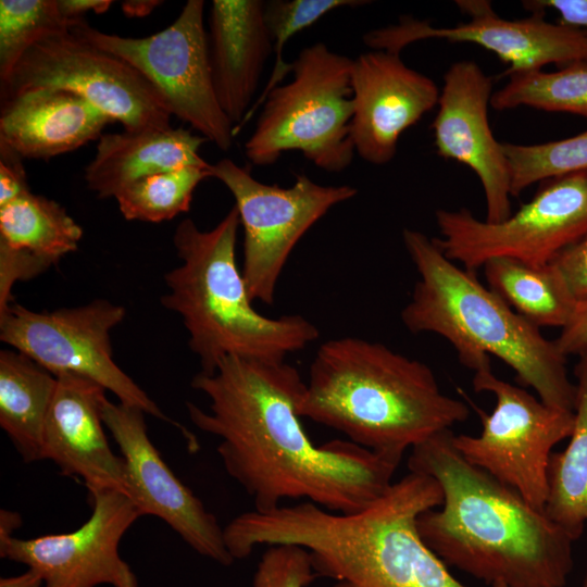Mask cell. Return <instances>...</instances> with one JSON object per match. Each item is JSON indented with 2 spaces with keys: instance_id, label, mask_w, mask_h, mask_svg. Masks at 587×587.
<instances>
[{
  "instance_id": "1",
  "label": "cell",
  "mask_w": 587,
  "mask_h": 587,
  "mask_svg": "<svg viewBox=\"0 0 587 587\" xmlns=\"http://www.w3.org/2000/svg\"><path fill=\"white\" fill-rule=\"evenodd\" d=\"M304 383L286 361L228 357L191 380L209 399L208 410L192 402L186 408L197 428L218 438L225 471L255 511L288 499L337 513L360 511L391 486L401 461L350 440L315 445L297 413Z\"/></svg>"
},
{
  "instance_id": "2",
  "label": "cell",
  "mask_w": 587,
  "mask_h": 587,
  "mask_svg": "<svg viewBox=\"0 0 587 587\" xmlns=\"http://www.w3.org/2000/svg\"><path fill=\"white\" fill-rule=\"evenodd\" d=\"M442 502L432 476L410 472L366 508L328 511L309 501L243 512L224 527L235 560L258 546L294 544L310 552L319 577L333 587H466L425 544L420 515Z\"/></svg>"
},
{
  "instance_id": "3",
  "label": "cell",
  "mask_w": 587,
  "mask_h": 587,
  "mask_svg": "<svg viewBox=\"0 0 587 587\" xmlns=\"http://www.w3.org/2000/svg\"><path fill=\"white\" fill-rule=\"evenodd\" d=\"M453 435L432 436L408 460L410 472L432 476L442 491L441 504L417 520L425 544L446 564L490 586L564 587L575 540L545 510L466 461Z\"/></svg>"
},
{
  "instance_id": "4",
  "label": "cell",
  "mask_w": 587,
  "mask_h": 587,
  "mask_svg": "<svg viewBox=\"0 0 587 587\" xmlns=\"http://www.w3.org/2000/svg\"><path fill=\"white\" fill-rule=\"evenodd\" d=\"M297 413L401 461L407 449L466 421L471 412L441 391L424 362L346 336L319 347Z\"/></svg>"
},
{
  "instance_id": "5",
  "label": "cell",
  "mask_w": 587,
  "mask_h": 587,
  "mask_svg": "<svg viewBox=\"0 0 587 587\" xmlns=\"http://www.w3.org/2000/svg\"><path fill=\"white\" fill-rule=\"evenodd\" d=\"M404 248L419 279L401 311L404 327L447 339L461 364L477 372L490 369V355L509 365L522 387L533 388L547 405L573 411L576 386L555 341L484 286L475 272L449 260L433 238L402 230Z\"/></svg>"
},
{
  "instance_id": "6",
  "label": "cell",
  "mask_w": 587,
  "mask_h": 587,
  "mask_svg": "<svg viewBox=\"0 0 587 587\" xmlns=\"http://www.w3.org/2000/svg\"><path fill=\"white\" fill-rule=\"evenodd\" d=\"M239 227L233 205L213 228L202 230L184 218L173 236L180 264L164 275L167 292L161 303L180 316L205 374L228 357L286 361L320 336L300 314L268 317L253 308L236 262Z\"/></svg>"
},
{
  "instance_id": "7",
  "label": "cell",
  "mask_w": 587,
  "mask_h": 587,
  "mask_svg": "<svg viewBox=\"0 0 587 587\" xmlns=\"http://www.w3.org/2000/svg\"><path fill=\"white\" fill-rule=\"evenodd\" d=\"M352 61L323 42L303 48L291 62L292 79L266 96L245 143L247 159L254 165H271L292 150L323 171H345L355 154Z\"/></svg>"
},
{
  "instance_id": "8",
  "label": "cell",
  "mask_w": 587,
  "mask_h": 587,
  "mask_svg": "<svg viewBox=\"0 0 587 587\" xmlns=\"http://www.w3.org/2000/svg\"><path fill=\"white\" fill-rule=\"evenodd\" d=\"M203 10L204 1L188 0L170 26L141 38L103 33L87 21L70 32L128 63L158 90L172 115L227 151L235 126L215 95Z\"/></svg>"
},
{
  "instance_id": "9",
  "label": "cell",
  "mask_w": 587,
  "mask_h": 587,
  "mask_svg": "<svg viewBox=\"0 0 587 587\" xmlns=\"http://www.w3.org/2000/svg\"><path fill=\"white\" fill-rule=\"evenodd\" d=\"M435 218L440 237L434 241L467 271L499 257L548 264L587 236V171L544 180L530 201L499 223L478 220L465 208L439 209Z\"/></svg>"
},
{
  "instance_id": "10",
  "label": "cell",
  "mask_w": 587,
  "mask_h": 587,
  "mask_svg": "<svg viewBox=\"0 0 587 587\" xmlns=\"http://www.w3.org/2000/svg\"><path fill=\"white\" fill-rule=\"evenodd\" d=\"M210 175L226 186L239 212L250 298L268 305L296 245L332 208L358 193L353 186L321 185L304 174L288 187L264 184L227 158L211 164Z\"/></svg>"
},
{
  "instance_id": "11",
  "label": "cell",
  "mask_w": 587,
  "mask_h": 587,
  "mask_svg": "<svg viewBox=\"0 0 587 587\" xmlns=\"http://www.w3.org/2000/svg\"><path fill=\"white\" fill-rule=\"evenodd\" d=\"M472 383L476 392L492 394L496 404L489 414L479 412L480 434L453 435L454 447L471 464L545 510L550 457L570 438L573 411L545 404L524 387L497 377L491 367L474 372Z\"/></svg>"
},
{
  "instance_id": "12",
  "label": "cell",
  "mask_w": 587,
  "mask_h": 587,
  "mask_svg": "<svg viewBox=\"0 0 587 587\" xmlns=\"http://www.w3.org/2000/svg\"><path fill=\"white\" fill-rule=\"evenodd\" d=\"M125 314L124 307L105 299L52 311H33L14 301L0 313V339L55 377H87L111 391L118 402L171 423L113 359L111 332Z\"/></svg>"
},
{
  "instance_id": "13",
  "label": "cell",
  "mask_w": 587,
  "mask_h": 587,
  "mask_svg": "<svg viewBox=\"0 0 587 587\" xmlns=\"http://www.w3.org/2000/svg\"><path fill=\"white\" fill-rule=\"evenodd\" d=\"M36 89L74 92L125 130L172 127L161 95L138 71L71 32L33 45L0 83V100Z\"/></svg>"
},
{
  "instance_id": "14",
  "label": "cell",
  "mask_w": 587,
  "mask_h": 587,
  "mask_svg": "<svg viewBox=\"0 0 587 587\" xmlns=\"http://www.w3.org/2000/svg\"><path fill=\"white\" fill-rule=\"evenodd\" d=\"M455 4L470 16L469 22L435 27L427 21L402 16L398 24L367 32L363 41L373 50L394 53L425 39L475 43L509 65L501 76L540 71L548 64L561 68L576 62L587 63L584 30L548 22L542 13L522 20L501 18L486 0H458Z\"/></svg>"
},
{
  "instance_id": "15",
  "label": "cell",
  "mask_w": 587,
  "mask_h": 587,
  "mask_svg": "<svg viewBox=\"0 0 587 587\" xmlns=\"http://www.w3.org/2000/svg\"><path fill=\"white\" fill-rule=\"evenodd\" d=\"M91 514L73 532L33 538L0 535V557L40 573L43 587H139L120 542L142 516L124 492L105 489L89 495Z\"/></svg>"
},
{
  "instance_id": "16",
  "label": "cell",
  "mask_w": 587,
  "mask_h": 587,
  "mask_svg": "<svg viewBox=\"0 0 587 587\" xmlns=\"http://www.w3.org/2000/svg\"><path fill=\"white\" fill-rule=\"evenodd\" d=\"M146 413L109 399L102 420L124 459L128 497L143 515L165 522L200 555L224 566L235 560L227 550L224 527L203 502L174 474L150 440Z\"/></svg>"
},
{
  "instance_id": "17",
  "label": "cell",
  "mask_w": 587,
  "mask_h": 587,
  "mask_svg": "<svg viewBox=\"0 0 587 587\" xmlns=\"http://www.w3.org/2000/svg\"><path fill=\"white\" fill-rule=\"evenodd\" d=\"M492 77L473 61L453 63L444 75L432 124L437 154L470 167L480 180L486 221L499 223L511 211L510 171L503 142L490 128Z\"/></svg>"
},
{
  "instance_id": "18",
  "label": "cell",
  "mask_w": 587,
  "mask_h": 587,
  "mask_svg": "<svg viewBox=\"0 0 587 587\" xmlns=\"http://www.w3.org/2000/svg\"><path fill=\"white\" fill-rule=\"evenodd\" d=\"M351 138L355 153L374 165L389 163L403 132L438 104L440 90L403 63L400 53L372 50L353 59Z\"/></svg>"
},
{
  "instance_id": "19",
  "label": "cell",
  "mask_w": 587,
  "mask_h": 587,
  "mask_svg": "<svg viewBox=\"0 0 587 587\" xmlns=\"http://www.w3.org/2000/svg\"><path fill=\"white\" fill-rule=\"evenodd\" d=\"M107 389L76 374L57 376L43 427L41 460L62 475L79 478L88 494L113 489L128 496L124 459L111 449L102 420Z\"/></svg>"
},
{
  "instance_id": "20",
  "label": "cell",
  "mask_w": 587,
  "mask_h": 587,
  "mask_svg": "<svg viewBox=\"0 0 587 587\" xmlns=\"http://www.w3.org/2000/svg\"><path fill=\"white\" fill-rule=\"evenodd\" d=\"M264 5L262 0H214L210 8L208 45L213 86L220 107L235 127L252 107L273 52Z\"/></svg>"
},
{
  "instance_id": "21",
  "label": "cell",
  "mask_w": 587,
  "mask_h": 587,
  "mask_svg": "<svg viewBox=\"0 0 587 587\" xmlns=\"http://www.w3.org/2000/svg\"><path fill=\"white\" fill-rule=\"evenodd\" d=\"M112 122L74 92L36 89L1 101L0 142L22 158L47 161L99 139Z\"/></svg>"
},
{
  "instance_id": "22",
  "label": "cell",
  "mask_w": 587,
  "mask_h": 587,
  "mask_svg": "<svg viewBox=\"0 0 587 587\" xmlns=\"http://www.w3.org/2000/svg\"><path fill=\"white\" fill-rule=\"evenodd\" d=\"M208 139L185 128H145L102 134L85 167L88 189L99 198H115L130 184L163 172L209 167L200 154Z\"/></svg>"
},
{
  "instance_id": "23",
  "label": "cell",
  "mask_w": 587,
  "mask_h": 587,
  "mask_svg": "<svg viewBox=\"0 0 587 587\" xmlns=\"http://www.w3.org/2000/svg\"><path fill=\"white\" fill-rule=\"evenodd\" d=\"M57 377L26 354L0 351V426L27 463L40 461Z\"/></svg>"
},
{
  "instance_id": "24",
  "label": "cell",
  "mask_w": 587,
  "mask_h": 587,
  "mask_svg": "<svg viewBox=\"0 0 587 587\" xmlns=\"http://www.w3.org/2000/svg\"><path fill=\"white\" fill-rule=\"evenodd\" d=\"M482 268L488 288L538 328L562 329L573 319L578 301L552 262L532 265L499 257L485 262Z\"/></svg>"
},
{
  "instance_id": "25",
  "label": "cell",
  "mask_w": 587,
  "mask_h": 587,
  "mask_svg": "<svg viewBox=\"0 0 587 587\" xmlns=\"http://www.w3.org/2000/svg\"><path fill=\"white\" fill-rule=\"evenodd\" d=\"M574 369V426L566 447L553 452L548 466L546 514L574 540L587 524V347ZM580 587H587V571Z\"/></svg>"
},
{
  "instance_id": "26",
  "label": "cell",
  "mask_w": 587,
  "mask_h": 587,
  "mask_svg": "<svg viewBox=\"0 0 587 587\" xmlns=\"http://www.w3.org/2000/svg\"><path fill=\"white\" fill-rule=\"evenodd\" d=\"M82 236L83 228L63 205L32 190L0 207V243L51 266L76 251Z\"/></svg>"
},
{
  "instance_id": "27",
  "label": "cell",
  "mask_w": 587,
  "mask_h": 587,
  "mask_svg": "<svg viewBox=\"0 0 587 587\" xmlns=\"http://www.w3.org/2000/svg\"><path fill=\"white\" fill-rule=\"evenodd\" d=\"M508 77V83L491 96L490 107L495 110L529 107L587 118V63H572L554 72L513 73Z\"/></svg>"
},
{
  "instance_id": "28",
  "label": "cell",
  "mask_w": 587,
  "mask_h": 587,
  "mask_svg": "<svg viewBox=\"0 0 587 587\" xmlns=\"http://www.w3.org/2000/svg\"><path fill=\"white\" fill-rule=\"evenodd\" d=\"M210 167L188 166L141 178L115 199L127 221L161 223L188 212L197 186L211 177Z\"/></svg>"
},
{
  "instance_id": "29",
  "label": "cell",
  "mask_w": 587,
  "mask_h": 587,
  "mask_svg": "<svg viewBox=\"0 0 587 587\" xmlns=\"http://www.w3.org/2000/svg\"><path fill=\"white\" fill-rule=\"evenodd\" d=\"M57 0L0 1V83L5 80L24 53L40 39L70 32Z\"/></svg>"
},
{
  "instance_id": "30",
  "label": "cell",
  "mask_w": 587,
  "mask_h": 587,
  "mask_svg": "<svg viewBox=\"0 0 587 587\" xmlns=\"http://www.w3.org/2000/svg\"><path fill=\"white\" fill-rule=\"evenodd\" d=\"M370 1L361 0H271L265 1L264 18L273 43L275 63L270 78L258 99L235 127V136L263 104L266 96L291 73V63L286 62L283 52L287 41L297 33L312 26L327 13L344 7H360Z\"/></svg>"
},
{
  "instance_id": "31",
  "label": "cell",
  "mask_w": 587,
  "mask_h": 587,
  "mask_svg": "<svg viewBox=\"0 0 587 587\" xmlns=\"http://www.w3.org/2000/svg\"><path fill=\"white\" fill-rule=\"evenodd\" d=\"M503 149L512 197H517L535 183L587 171V130L542 143L503 142Z\"/></svg>"
},
{
  "instance_id": "32",
  "label": "cell",
  "mask_w": 587,
  "mask_h": 587,
  "mask_svg": "<svg viewBox=\"0 0 587 587\" xmlns=\"http://www.w3.org/2000/svg\"><path fill=\"white\" fill-rule=\"evenodd\" d=\"M266 547L253 575V587H308L319 577L305 548L294 544Z\"/></svg>"
},
{
  "instance_id": "33",
  "label": "cell",
  "mask_w": 587,
  "mask_h": 587,
  "mask_svg": "<svg viewBox=\"0 0 587 587\" xmlns=\"http://www.w3.org/2000/svg\"><path fill=\"white\" fill-rule=\"evenodd\" d=\"M561 272L578 302L587 298V236L551 261Z\"/></svg>"
},
{
  "instance_id": "34",
  "label": "cell",
  "mask_w": 587,
  "mask_h": 587,
  "mask_svg": "<svg viewBox=\"0 0 587 587\" xmlns=\"http://www.w3.org/2000/svg\"><path fill=\"white\" fill-rule=\"evenodd\" d=\"M29 190L22 157L0 142V207Z\"/></svg>"
},
{
  "instance_id": "35",
  "label": "cell",
  "mask_w": 587,
  "mask_h": 587,
  "mask_svg": "<svg viewBox=\"0 0 587 587\" xmlns=\"http://www.w3.org/2000/svg\"><path fill=\"white\" fill-rule=\"evenodd\" d=\"M522 7L532 14L553 10L559 24L587 33V0H525Z\"/></svg>"
},
{
  "instance_id": "36",
  "label": "cell",
  "mask_w": 587,
  "mask_h": 587,
  "mask_svg": "<svg viewBox=\"0 0 587 587\" xmlns=\"http://www.w3.org/2000/svg\"><path fill=\"white\" fill-rule=\"evenodd\" d=\"M554 341L566 357L578 355L587 347V298L578 302L573 319Z\"/></svg>"
},
{
  "instance_id": "37",
  "label": "cell",
  "mask_w": 587,
  "mask_h": 587,
  "mask_svg": "<svg viewBox=\"0 0 587 587\" xmlns=\"http://www.w3.org/2000/svg\"><path fill=\"white\" fill-rule=\"evenodd\" d=\"M57 2L61 14L74 23L86 21V13L91 11L96 14H102L113 3L111 0H57Z\"/></svg>"
},
{
  "instance_id": "38",
  "label": "cell",
  "mask_w": 587,
  "mask_h": 587,
  "mask_svg": "<svg viewBox=\"0 0 587 587\" xmlns=\"http://www.w3.org/2000/svg\"><path fill=\"white\" fill-rule=\"evenodd\" d=\"M0 587H43V578L39 572L28 567L22 574L1 577Z\"/></svg>"
},
{
  "instance_id": "39",
  "label": "cell",
  "mask_w": 587,
  "mask_h": 587,
  "mask_svg": "<svg viewBox=\"0 0 587 587\" xmlns=\"http://www.w3.org/2000/svg\"><path fill=\"white\" fill-rule=\"evenodd\" d=\"M162 3L160 0H126L122 2V11L127 17H143Z\"/></svg>"
},
{
  "instance_id": "40",
  "label": "cell",
  "mask_w": 587,
  "mask_h": 587,
  "mask_svg": "<svg viewBox=\"0 0 587 587\" xmlns=\"http://www.w3.org/2000/svg\"><path fill=\"white\" fill-rule=\"evenodd\" d=\"M22 524L21 515L9 510L0 512V535H13Z\"/></svg>"
},
{
  "instance_id": "41",
  "label": "cell",
  "mask_w": 587,
  "mask_h": 587,
  "mask_svg": "<svg viewBox=\"0 0 587 587\" xmlns=\"http://www.w3.org/2000/svg\"><path fill=\"white\" fill-rule=\"evenodd\" d=\"M490 587H507V586L503 585V584L497 583V584H494V585L490 586Z\"/></svg>"
}]
</instances>
